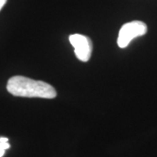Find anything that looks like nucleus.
Here are the masks:
<instances>
[{
	"mask_svg": "<svg viewBox=\"0 0 157 157\" xmlns=\"http://www.w3.org/2000/svg\"><path fill=\"white\" fill-rule=\"evenodd\" d=\"M6 88L11 94L17 97L53 99L57 96L56 90L50 84L24 76L11 77Z\"/></svg>",
	"mask_w": 157,
	"mask_h": 157,
	"instance_id": "1",
	"label": "nucleus"
},
{
	"mask_svg": "<svg viewBox=\"0 0 157 157\" xmlns=\"http://www.w3.org/2000/svg\"><path fill=\"white\" fill-rule=\"evenodd\" d=\"M147 32V26L141 21H132L126 23L119 32L117 44L121 48H125L135 38L145 35Z\"/></svg>",
	"mask_w": 157,
	"mask_h": 157,
	"instance_id": "2",
	"label": "nucleus"
},
{
	"mask_svg": "<svg viewBox=\"0 0 157 157\" xmlns=\"http://www.w3.org/2000/svg\"><path fill=\"white\" fill-rule=\"evenodd\" d=\"M69 41L74 48V53L80 61H88L93 52V43L91 39L81 34H73L69 37Z\"/></svg>",
	"mask_w": 157,
	"mask_h": 157,
	"instance_id": "3",
	"label": "nucleus"
},
{
	"mask_svg": "<svg viewBox=\"0 0 157 157\" xmlns=\"http://www.w3.org/2000/svg\"><path fill=\"white\" fill-rule=\"evenodd\" d=\"M8 141H9V139H8V138H6V137H0V147H1L2 148H4L5 150L10 148V147H11V145L8 143Z\"/></svg>",
	"mask_w": 157,
	"mask_h": 157,
	"instance_id": "4",
	"label": "nucleus"
},
{
	"mask_svg": "<svg viewBox=\"0 0 157 157\" xmlns=\"http://www.w3.org/2000/svg\"><path fill=\"white\" fill-rule=\"evenodd\" d=\"M6 1H7V0H0V11L2 10V8H3L4 6L6 5Z\"/></svg>",
	"mask_w": 157,
	"mask_h": 157,
	"instance_id": "5",
	"label": "nucleus"
},
{
	"mask_svg": "<svg viewBox=\"0 0 157 157\" xmlns=\"http://www.w3.org/2000/svg\"><path fill=\"white\" fill-rule=\"evenodd\" d=\"M5 153H6V150H5L4 148H2V147H0V157L4 156Z\"/></svg>",
	"mask_w": 157,
	"mask_h": 157,
	"instance_id": "6",
	"label": "nucleus"
}]
</instances>
